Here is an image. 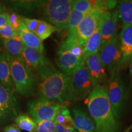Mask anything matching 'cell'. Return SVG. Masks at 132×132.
<instances>
[{
    "label": "cell",
    "instance_id": "cell-2",
    "mask_svg": "<svg viewBox=\"0 0 132 132\" xmlns=\"http://www.w3.org/2000/svg\"><path fill=\"white\" fill-rule=\"evenodd\" d=\"M38 91L40 97L56 101L62 105L66 100L67 77L48 61L36 70Z\"/></svg>",
    "mask_w": 132,
    "mask_h": 132
},
{
    "label": "cell",
    "instance_id": "cell-30",
    "mask_svg": "<svg viewBox=\"0 0 132 132\" xmlns=\"http://www.w3.org/2000/svg\"><path fill=\"white\" fill-rule=\"evenodd\" d=\"M18 36L17 31L13 28L10 24L0 28V37L2 39H10Z\"/></svg>",
    "mask_w": 132,
    "mask_h": 132
},
{
    "label": "cell",
    "instance_id": "cell-5",
    "mask_svg": "<svg viewBox=\"0 0 132 132\" xmlns=\"http://www.w3.org/2000/svg\"><path fill=\"white\" fill-rule=\"evenodd\" d=\"M93 86L88 69L84 65L67 77L66 100L78 101L89 95Z\"/></svg>",
    "mask_w": 132,
    "mask_h": 132
},
{
    "label": "cell",
    "instance_id": "cell-24",
    "mask_svg": "<svg viewBox=\"0 0 132 132\" xmlns=\"http://www.w3.org/2000/svg\"><path fill=\"white\" fill-rule=\"evenodd\" d=\"M98 1L89 0H77L73 1L72 4V10L81 14H86L92 10L97 8Z\"/></svg>",
    "mask_w": 132,
    "mask_h": 132
},
{
    "label": "cell",
    "instance_id": "cell-36",
    "mask_svg": "<svg viewBox=\"0 0 132 132\" xmlns=\"http://www.w3.org/2000/svg\"><path fill=\"white\" fill-rule=\"evenodd\" d=\"M0 121H1V117H0Z\"/></svg>",
    "mask_w": 132,
    "mask_h": 132
},
{
    "label": "cell",
    "instance_id": "cell-8",
    "mask_svg": "<svg viewBox=\"0 0 132 132\" xmlns=\"http://www.w3.org/2000/svg\"><path fill=\"white\" fill-rule=\"evenodd\" d=\"M100 62L110 72L111 78L116 75L117 70L122 62V53L118 37L102 44L98 52Z\"/></svg>",
    "mask_w": 132,
    "mask_h": 132
},
{
    "label": "cell",
    "instance_id": "cell-20",
    "mask_svg": "<svg viewBox=\"0 0 132 132\" xmlns=\"http://www.w3.org/2000/svg\"><path fill=\"white\" fill-rule=\"evenodd\" d=\"M2 40L6 52L13 56L21 57L24 46L19 36L10 39H2Z\"/></svg>",
    "mask_w": 132,
    "mask_h": 132
},
{
    "label": "cell",
    "instance_id": "cell-22",
    "mask_svg": "<svg viewBox=\"0 0 132 132\" xmlns=\"http://www.w3.org/2000/svg\"><path fill=\"white\" fill-rule=\"evenodd\" d=\"M57 30V29L55 26L47 23V21L40 20L37 28L33 33L43 41L50 37L53 33Z\"/></svg>",
    "mask_w": 132,
    "mask_h": 132
},
{
    "label": "cell",
    "instance_id": "cell-12",
    "mask_svg": "<svg viewBox=\"0 0 132 132\" xmlns=\"http://www.w3.org/2000/svg\"><path fill=\"white\" fill-rule=\"evenodd\" d=\"M57 54L56 62L62 73L67 77L72 75L86 64L84 57L77 56L69 52H58Z\"/></svg>",
    "mask_w": 132,
    "mask_h": 132
},
{
    "label": "cell",
    "instance_id": "cell-28",
    "mask_svg": "<svg viewBox=\"0 0 132 132\" xmlns=\"http://www.w3.org/2000/svg\"><path fill=\"white\" fill-rule=\"evenodd\" d=\"M86 14H81V13L78 12L77 11L72 10L71 12L70 17H69L68 24H67V34H71L73 33L78 24H80L81 21L83 19Z\"/></svg>",
    "mask_w": 132,
    "mask_h": 132
},
{
    "label": "cell",
    "instance_id": "cell-6",
    "mask_svg": "<svg viewBox=\"0 0 132 132\" xmlns=\"http://www.w3.org/2000/svg\"><path fill=\"white\" fill-rule=\"evenodd\" d=\"M100 9H95L85 15L75 31L67 34L66 39L73 40L82 47H85L87 40L97 28L98 20L102 13Z\"/></svg>",
    "mask_w": 132,
    "mask_h": 132
},
{
    "label": "cell",
    "instance_id": "cell-33",
    "mask_svg": "<svg viewBox=\"0 0 132 132\" xmlns=\"http://www.w3.org/2000/svg\"><path fill=\"white\" fill-rule=\"evenodd\" d=\"M5 132H21V130L16 125L12 124L9 126H6L4 128Z\"/></svg>",
    "mask_w": 132,
    "mask_h": 132
},
{
    "label": "cell",
    "instance_id": "cell-32",
    "mask_svg": "<svg viewBox=\"0 0 132 132\" xmlns=\"http://www.w3.org/2000/svg\"><path fill=\"white\" fill-rule=\"evenodd\" d=\"M7 24H10L9 14L4 13V14L0 15V28L7 25Z\"/></svg>",
    "mask_w": 132,
    "mask_h": 132
},
{
    "label": "cell",
    "instance_id": "cell-17",
    "mask_svg": "<svg viewBox=\"0 0 132 132\" xmlns=\"http://www.w3.org/2000/svg\"><path fill=\"white\" fill-rule=\"evenodd\" d=\"M21 57L24 59L26 64L32 69L37 70L49 61L46 57L34 49L24 47Z\"/></svg>",
    "mask_w": 132,
    "mask_h": 132
},
{
    "label": "cell",
    "instance_id": "cell-11",
    "mask_svg": "<svg viewBox=\"0 0 132 132\" xmlns=\"http://www.w3.org/2000/svg\"><path fill=\"white\" fill-rule=\"evenodd\" d=\"M17 114V102L14 90L0 84V117L11 119Z\"/></svg>",
    "mask_w": 132,
    "mask_h": 132
},
{
    "label": "cell",
    "instance_id": "cell-35",
    "mask_svg": "<svg viewBox=\"0 0 132 132\" xmlns=\"http://www.w3.org/2000/svg\"><path fill=\"white\" fill-rule=\"evenodd\" d=\"M130 80H131V86H132V59L130 62Z\"/></svg>",
    "mask_w": 132,
    "mask_h": 132
},
{
    "label": "cell",
    "instance_id": "cell-16",
    "mask_svg": "<svg viewBox=\"0 0 132 132\" xmlns=\"http://www.w3.org/2000/svg\"><path fill=\"white\" fill-rule=\"evenodd\" d=\"M73 126L78 132H94L95 126L86 113L78 108L73 110Z\"/></svg>",
    "mask_w": 132,
    "mask_h": 132
},
{
    "label": "cell",
    "instance_id": "cell-4",
    "mask_svg": "<svg viewBox=\"0 0 132 132\" xmlns=\"http://www.w3.org/2000/svg\"><path fill=\"white\" fill-rule=\"evenodd\" d=\"M73 2L72 0L43 1L40 7L43 18L52 23L58 31L67 29Z\"/></svg>",
    "mask_w": 132,
    "mask_h": 132
},
{
    "label": "cell",
    "instance_id": "cell-29",
    "mask_svg": "<svg viewBox=\"0 0 132 132\" xmlns=\"http://www.w3.org/2000/svg\"><path fill=\"white\" fill-rule=\"evenodd\" d=\"M37 132H56L55 121L44 120L37 123Z\"/></svg>",
    "mask_w": 132,
    "mask_h": 132
},
{
    "label": "cell",
    "instance_id": "cell-13",
    "mask_svg": "<svg viewBox=\"0 0 132 132\" xmlns=\"http://www.w3.org/2000/svg\"><path fill=\"white\" fill-rule=\"evenodd\" d=\"M85 59L93 87L105 82L108 78V75L100 62L98 53L86 57Z\"/></svg>",
    "mask_w": 132,
    "mask_h": 132
},
{
    "label": "cell",
    "instance_id": "cell-3",
    "mask_svg": "<svg viewBox=\"0 0 132 132\" xmlns=\"http://www.w3.org/2000/svg\"><path fill=\"white\" fill-rule=\"evenodd\" d=\"M9 62L14 89L23 96L35 94L37 78L22 57L13 56L4 53Z\"/></svg>",
    "mask_w": 132,
    "mask_h": 132
},
{
    "label": "cell",
    "instance_id": "cell-23",
    "mask_svg": "<svg viewBox=\"0 0 132 132\" xmlns=\"http://www.w3.org/2000/svg\"><path fill=\"white\" fill-rule=\"evenodd\" d=\"M119 17L123 24H132V1H122L119 6Z\"/></svg>",
    "mask_w": 132,
    "mask_h": 132
},
{
    "label": "cell",
    "instance_id": "cell-1",
    "mask_svg": "<svg viewBox=\"0 0 132 132\" xmlns=\"http://www.w3.org/2000/svg\"><path fill=\"white\" fill-rule=\"evenodd\" d=\"M87 108L95 123L96 132H118L106 89L101 85L93 87L87 98Z\"/></svg>",
    "mask_w": 132,
    "mask_h": 132
},
{
    "label": "cell",
    "instance_id": "cell-14",
    "mask_svg": "<svg viewBox=\"0 0 132 132\" xmlns=\"http://www.w3.org/2000/svg\"><path fill=\"white\" fill-rule=\"evenodd\" d=\"M17 32L24 47L35 50L43 55L45 54V48L42 41L27 28L23 21L20 27L17 30Z\"/></svg>",
    "mask_w": 132,
    "mask_h": 132
},
{
    "label": "cell",
    "instance_id": "cell-27",
    "mask_svg": "<svg viewBox=\"0 0 132 132\" xmlns=\"http://www.w3.org/2000/svg\"><path fill=\"white\" fill-rule=\"evenodd\" d=\"M43 1H20L15 2L14 7L17 11H32L36 8H40Z\"/></svg>",
    "mask_w": 132,
    "mask_h": 132
},
{
    "label": "cell",
    "instance_id": "cell-26",
    "mask_svg": "<svg viewBox=\"0 0 132 132\" xmlns=\"http://www.w3.org/2000/svg\"><path fill=\"white\" fill-rule=\"evenodd\" d=\"M55 122H57L65 127H74L73 118L71 116L67 108L62 106L54 119Z\"/></svg>",
    "mask_w": 132,
    "mask_h": 132
},
{
    "label": "cell",
    "instance_id": "cell-7",
    "mask_svg": "<svg viewBox=\"0 0 132 132\" xmlns=\"http://www.w3.org/2000/svg\"><path fill=\"white\" fill-rule=\"evenodd\" d=\"M28 105L29 114L37 124L44 120H54L59 110L63 106L59 102L42 97L31 100Z\"/></svg>",
    "mask_w": 132,
    "mask_h": 132
},
{
    "label": "cell",
    "instance_id": "cell-19",
    "mask_svg": "<svg viewBox=\"0 0 132 132\" xmlns=\"http://www.w3.org/2000/svg\"><path fill=\"white\" fill-rule=\"evenodd\" d=\"M0 84L10 89L15 90L9 62L3 53H0Z\"/></svg>",
    "mask_w": 132,
    "mask_h": 132
},
{
    "label": "cell",
    "instance_id": "cell-10",
    "mask_svg": "<svg viewBox=\"0 0 132 132\" xmlns=\"http://www.w3.org/2000/svg\"><path fill=\"white\" fill-rule=\"evenodd\" d=\"M118 18V11H115L112 13L109 11H105L100 16L98 26L102 35V44L108 42L117 37Z\"/></svg>",
    "mask_w": 132,
    "mask_h": 132
},
{
    "label": "cell",
    "instance_id": "cell-9",
    "mask_svg": "<svg viewBox=\"0 0 132 132\" xmlns=\"http://www.w3.org/2000/svg\"><path fill=\"white\" fill-rule=\"evenodd\" d=\"M106 91L112 111L117 119L119 117L125 102V89L122 81L115 75L110 80Z\"/></svg>",
    "mask_w": 132,
    "mask_h": 132
},
{
    "label": "cell",
    "instance_id": "cell-21",
    "mask_svg": "<svg viewBox=\"0 0 132 132\" xmlns=\"http://www.w3.org/2000/svg\"><path fill=\"white\" fill-rule=\"evenodd\" d=\"M15 122L20 130L27 132H37V124L29 116L19 115L15 118Z\"/></svg>",
    "mask_w": 132,
    "mask_h": 132
},
{
    "label": "cell",
    "instance_id": "cell-25",
    "mask_svg": "<svg viewBox=\"0 0 132 132\" xmlns=\"http://www.w3.org/2000/svg\"><path fill=\"white\" fill-rule=\"evenodd\" d=\"M58 52H69L77 56L84 57V48L81 47L73 40L66 39L62 43Z\"/></svg>",
    "mask_w": 132,
    "mask_h": 132
},
{
    "label": "cell",
    "instance_id": "cell-18",
    "mask_svg": "<svg viewBox=\"0 0 132 132\" xmlns=\"http://www.w3.org/2000/svg\"><path fill=\"white\" fill-rule=\"evenodd\" d=\"M102 44V37L98 26L89 37L84 47V58L98 54Z\"/></svg>",
    "mask_w": 132,
    "mask_h": 132
},
{
    "label": "cell",
    "instance_id": "cell-31",
    "mask_svg": "<svg viewBox=\"0 0 132 132\" xmlns=\"http://www.w3.org/2000/svg\"><path fill=\"white\" fill-rule=\"evenodd\" d=\"M9 19L10 25L12 26L13 28L17 31L22 23L21 17H20L16 13L11 12L9 13Z\"/></svg>",
    "mask_w": 132,
    "mask_h": 132
},
{
    "label": "cell",
    "instance_id": "cell-34",
    "mask_svg": "<svg viewBox=\"0 0 132 132\" xmlns=\"http://www.w3.org/2000/svg\"><path fill=\"white\" fill-rule=\"evenodd\" d=\"M6 7H5L4 5L2 3H0V15L6 13Z\"/></svg>",
    "mask_w": 132,
    "mask_h": 132
},
{
    "label": "cell",
    "instance_id": "cell-15",
    "mask_svg": "<svg viewBox=\"0 0 132 132\" xmlns=\"http://www.w3.org/2000/svg\"><path fill=\"white\" fill-rule=\"evenodd\" d=\"M120 49L122 62L132 59V24H123L120 34Z\"/></svg>",
    "mask_w": 132,
    "mask_h": 132
}]
</instances>
